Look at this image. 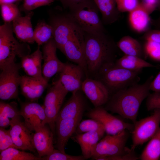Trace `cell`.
<instances>
[{"label": "cell", "mask_w": 160, "mask_h": 160, "mask_svg": "<svg viewBox=\"0 0 160 160\" xmlns=\"http://www.w3.org/2000/svg\"><path fill=\"white\" fill-rule=\"evenodd\" d=\"M84 32V55L88 72L89 76L95 77L102 70L115 64L119 49L106 31Z\"/></svg>", "instance_id": "cell-1"}, {"label": "cell", "mask_w": 160, "mask_h": 160, "mask_svg": "<svg viewBox=\"0 0 160 160\" xmlns=\"http://www.w3.org/2000/svg\"><path fill=\"white\" fill-rule=\"evenodd\" d=\"M153 77H149L143 84H136L111 95L104 108L131 120L134 124L143 101L150 94V86Z\"/></svg>", "instance_id": "cell-2"}, {"label": "cell", "mask_w": 160, "mask_h": 160, "mask_svg": "<svg viewBox=\"0 0 160 160\" xmlns=\"http://www.w3.org/2000/svg\"><path fill=\"white\" fill-rule=\"evenodd\" d=\"M69 15L84 32L95 33L106 31L99 15V10L93 0H88L68 9Z\"/></svg>", "instance_id": "cell-3"}, {"label": "cell", "mask_w": 160, "mask_h": 160, "mask_svg": "<svg viewBox=\"0 0 160 160\" xmlns=\"http://www.w3.org/2000/svg\"><path fill=\"white\" fill-rule=\"evenodd\" d=\"M114 64L104 68L95 77L96 79L105 86L110 96L119 91L138 83L140 79L139 75L141 71L129 70Z\"/></svg>", "instance_id": "cell-4"}, {"label": "cell", "mask_w": 160, "mask_h": 160, "mask_svg": "<svg viewBox=\"0 0 160 160\" xmlns=\"http://www.w3.org/2000/svg\"><path fill=\"white\" fill-rule=\"evenodd\" d=\"M12 23H4L0 26V69L15 62L16 56L20 58L30 54L26 43H20L13 35Z\"/></svg>", "instance_id": "cell-5"}, {"label": "cell", "mask_w": 160, "mask_h": 160, "mask_svg": "<svg viewBox=\"0 0 160 160\" xmlns=\"http://www.w3.org/2000/svg\"><path fill=\"white\" fill-rule=\"evenodd\" d=\"M59 10L50 12L49 24L52 27L53 38L57 48L61 51L77 25L68 12Z\"/></svg>", "instance_id": "cell-6"}, {"label": "cell", "mask_w": 160, "mask_h": 160, "mask_svg": "<svg viewBox=\"0 0 160 160\" xmlns=\"http://www.w3.org/2000/svg\"><path fill=\"white\" fill-rule=\"evenodd\" d=\"M126 130L115 135H108L100 140L94 149L92 159L97 160L100 157L121 156L131 151L126 147L128 137Z\"/></svg>", "instance_id": "cell-7"}, {"label": "cell", "mask_w": 160, "mask_h": 160, "mask_svg": "<svg viewBox=\"0 0 160 160\" xmlns=\"http://www.w3.org/2000/svg\"><path fill=\"white\" fill-rule=\"evenodd\" d=\"M68 92L58 79L53 83L45 96L43 107L47 124L53 133L55 129L56 118Z\"/></svg>", "instance_id": "cell-8"}, {"label": "cell", "mask_w": 160, "mask_h": 160, "mask_svg": "<svg viewBox=\"0 0 160 160\" xmlns=\"http://www.w3.org/2000/svg\"><path fill=\"white\" fill-rule=\"evenodd\" d=\"M151 115L136 121L132 132V144L130 150L134 151L138 146L150 139L160 128V109H155Z\"/></svg>", "instance_id": "cell-9"}, {"label": "cell", "mask_w": 160, "mask_h": 160, "mask_svg": "<svg viewBox=\"0 0 160 160\" xmlns=\"http://www.w3.org/2000/svg\"><path fill=\"white\" fill-rule=\"evenodd\" d=\"M21 64L15 62L0 69V98L3 100L16 99L18 95L21 76L19 71Z\"/></svg>", "instance_id": "cell-10"}, {"label": "cell", "mask_w": 160, "mask_h": 160, "mask_svg": "<svg viewBox=\"0 0 160 160\" xmlns=\"http://www.w3.org/2000/svg\"><path fill=\"white\" fill-rule=\"evenodd\" d=\"M61 52L67 58L81 66L86 77H89L84 51V32L77 26Z\"/></svg>", "instance_id": "cell-11"}, {"label": "cell", "mask_w": 160, "mask_h": 160, "mask_svg": "<svg viewBox=\"0 0 160 160\" xmlns=\"http://www.w3.org/2000/svg\"><path fill=\"white\" fill-rule=\"evenodd\" d=\"M86 116L100 122L108 135H116L125 130L132 132L134 128L133 124L124 122L109 113L102 106L94 107L87 113Z\"/></svg>", "instance_id": "cell-12"}, {"label": "cell", "mask_w": 160, "mask_h": 160, "mask_svg": "<svg viewBox=\"0 0 160 160\" xmlns=\"http://www.w3.org/2000/svg\"><path fill=\"white\" fill-rule=\"evenodd\" d=\"M20 113L24 118L25 125L31 131L36 132L47 124L43 106L34 102L22 103Z\"/></svg>", "instance_id": "cell-13"}, {"label": "cell", "mask_w": 160, "mask_h": 160, "mask_svg": "<svg viewBox=\"0 0 160 160\" xmlns=\"http://www.w3.org/2000/svg\"><path fill=\"white\" fill-rule=\"evenodd\" d=\"M57 49L53 38L44 44L43 47L42 75L48 82L55 75L60 73L65 64L58 58L56 55Z\"/></svg>", "instance_id": "cell-14"}, {"label": "cell", "mask_w": 160, "mask_h": 160, "mask_svg": "<svg viewBox=\"0 0 160 160\" xmlns=\"http://www.w3.org/2000/svg\"><path fill=\"white\" fill-rule=\"evenodd\" d=\"M81 89L95 107L102 106L108 101L110 95L105 86L100 81L86 77Z\"/></svg>", "instance_id": "cell-15"}, {"label": "cell", "mask_w": 160, "mask_h": 160, "mask_svg": "<svg viewBox=\"0 0 160 160\" xmlns=\"http://www.w3.org/2000/svg\"><path fill=\"white\" fill-rule=\"evenodd\" d=\"M59 80L64 88L72 93L81 89L84 71L78 65L65 63L60 73Z\"/></svg>", "instance_id": "cell-16"}, {"label": "cell", "mask_w": 160, "mask_h": 160, "mask_svg": "<svg viewBox=\"0 0 160 160\" xmlns=\"http://www.w3.org/2000/svg\"><path fill=\"white\" fill-rule=\"evenodd\" d=\"M10 136L15 144L19 149L36 151L33 140V134L20 120H17L10 126L9 129Z\"/></svg>", "instance_id": "cell-17"}, {"label": "cell", "mask_w": 160, "mask_h": 160, "mask_svg": "<svg viewBox=\"0 0 160 160\" xmlns=\"http://www.w3.org/2000/svg\"><path fill=\"white\" fill-rule=\"evenodd\" d=\"M81 115L74 119L57 120L55 129L57 135V147L61 152L65 153V148L69 138L75 133L82 117Z\"/></svg>", "instance_id": "cell-18"}, {"label": "cell", "mask_w": 160, "mask_h": 160, "mask_svg": "<svg viewBox=\"0 0 160 160\" xmlns=\"http://www.w3.org/2000/svg\"><path fill=\"white\" fill-rule=\"evenodd\" d=\"M80 90L72 93L71 97L60 110L56 120L74 119L83 115L86 104Z\"/></svg>", "instance_id": "cell-19"}, {"label": "cell", "mask_w": 160, "mask_h": 160, "mask_svg": "<svg viewBox=\"0 0 160 160\" xmlns=\"http://www.w3.org/2000/svg\"><path fill=\"white\" fill-rule=\"evenodd\" d=\"M45 79H38L27 76H21L20 86L22 94L31 102L37 100L47 86Z\"/></svg>", "instance_id": "cell-20"}, {"label": "cell", "mask_w": 160, "mask_h": 160, "mask_svg": "<svg viewBox=\"0 0 160 160\" xmlns=\"http://www.w3.org/2000/svg\"><path fill=\"white\" fill-rule=\"evenodd\" d=\"M26 13L25 16H21L12 22L13 31L22 42L33 44L35 41L31 19L33 12L31 11Z\"/></svg>", "instance_id": "cell-21"}, {"label": "cell", "mask_w": 160, "mask_h": 160, "mask_svg": "<svg viewBox=\"0 0 160 160\" xmlns=\"http://www.w3.org/2000/svg\"><path fill=\"white\" fill-rule=\"evenodd\" d=\"M21 59V68L27 75L38 79L43 80L41 63L43 53L39 46L37 49L31 54Z\"/></svg>", "instance_id": "cell-22"}, {"label": "cell", "mask_w": 160, "mask_h": 160, "mask_svg": "<svg viewBox=\"0 0 160 160\" xmlns=\"http://www.w3.org/2000/svg\"><path fill=\"white\" fill-rule=\"evenodd\" d=\"M53 134L50 128L46 125L33 134L34 145L39 156L42 157L48 155L55 149Z\"/></svg>", "instance_id": "cell-23"}, {"label": "cell", "mask_w": 160, "mask_h": 160, "mask_svg": "<svg viewBox=\"0 0 160 160\" xmlns=\"http://www.w3.org/2000/svg\"><path fill=\"white\" fill-rule=\"evenodd\" d=\"M105 132L103 130L76 134L74 139L79 145L82 155L85 159L91 158L95 146Z\"/></svg>", "instance_id": "cell-24"}, {"label": "cell", "mask_w": 160, "mask_h": 160, "mask_svg": "<svg viewBox=\"0 0 160 160\" xmlns=\"http://www.w3.org/2000/svg\"><path fill=\"white\" fill-rule=\"evenodd\" d=\"M129 13V21L133 30L141 33L145 32L149 29L151 23L150 15L141 6L140 2L136 8Z\"/></svg>", "instance_id": "cell-25"}, {"label": "cell", "mask_w": 160, "mask_h": 160, "mask_svg": "<svg viewBox=\"0 0 160 160\" xmlns=\"http://www.w3.org/2000/svg\"><path fill=\"white\" fill-rule=\"evenodd\" d=\"M102 15L103 25H110L117 21L120 17L115 0H93Z\"/></svg>", "instance_id": "cell-26"}, {"label": "cell", "mask_w": 160, "mask_h": 160, "mask_svg": "<svg viewBox=\"0 0 160 160\" xmlns=\"http://www.w3.org/2000/svg\"><path fill=\"white\" fill-rule=\"evenodd\" d=\"M117 46L124 55L146 59L143 46L137 40L131 36L122 37L117 43Z\"/></svg>", "instance_id": "cell-27"}, {"label": "cell", "mask_w": 160, "mask_h": 160, "mask_svg": "<svg viewBox=\"0 0 160 160\" xmlns=\"http://www.w3.org/2000/svg\"><path fill=\"white\" fill-rule=\"evenodd\" d=\"M20 115L16 103L0 102V127L5 128L15 121L20 119Z\"/></svg>", "instance_id": "cell-28"}, {"label": "cell", "mask_w": 160, "mask_h": 160, "mask_svg": "<svg viewBox=\"0 0 160 160\" xmlns=\"http://www.w3.org/2000/svg\"><path fill=\"white\" fill-rule=\"evenodd\" d=\"M114 64L117 66L132 71H142L144 68L157 67L142 58L125 55L117 59Z\"/></svg>", "instance_id": "cell-29"}, {"label": "cell", "mask_w": 160, "mask_h": 160, "mask_svg": "<svg viewBox=\"0 0 160 160\" xmlns=\"http://www.w3.org/2000/svg\"><path fill=\"white\" fill-rule=\"evenodd\" d=\"M160 157V127L150 139L140 156L141 160H157Z\"/></svg>", "instance_id": "cell-30"}, {"label": "cell", "mask_w": 160, "mask_h": 160, "mask_svg": "<svg viewBox=\"0 0 160 160\" xmlns=\"http://www.w3.org/2000/svg\"><path fill=\"white\" fill-rule=\"evenodd\" d=\"M0 160H40L42 157H37L33 154L20 151L10 147L0 152Z\"/></svg>", "instance_id": "cell-31"}, {"label": "cell", "mask_w": 160, "mask_h": 160, "mask_svg": "<svg viewBox=\"0 0 160 160\" xmlns=\"http://www.w3.org/2000/svg\"><path fill=\"white\" fill-rule=\"evenodd\" d=\"M33 37L38 46L44 44L53 38L52 27L44 21L39 22L34 30Z\"/></svg>", "instance_id": "cell-32"}, {"label": "cell", "mask_w": 160, "mask_h": 160, "mask_svg": "<svg viewBox=\"0 0 160 160\" xmlns=\"http://www.w3.org/2000/svg\"><path fill=\"white\" fill-rule=\"evenodd\" d=\"M1 15L4 23H12L21 16L20 11L14 3L0 4Z\"/></svg>", "instance_id": "cell-33"}, {"label": "cell", "mask_w": 160, "mask_h": 160, "mask_svg": "<svg viewBox=\"0 0 160 160\" xmlns=\"http://www.w3.org/2000/svg\"><path fill=\"white\" fill-rule=\"evenodd\" d=\"M103 130L105 131L103 125L97 121L91 119L81 121L75 133L81 134L89 132Z\"/></svg>", "instance_id": "cell-34"}, {"label": "cell", "mask_w": 160, "mask_h": 160, "mask_svg": "<svg viewBox=\"0 0 160 160\" xmlns=\"http://www.w3.org/2000/svg\"><path fill=\"white\" fill-rule=\"evenodd\" d=\"M146 58L160 61V44L155 42L146 41L143 45Z\"/></svg>", "instance_id": "cell-35"}, {"label": "cell", "mask_w": 160, "mask_h": 160, "mask_svg": "<svg viewBox=\"0 0 160 160\" xmlns=\"http://www.w3.org/2000/svg\"><path fill=\"white\" fill-rule=\"evenodd\" d=\"M44 160H84L83 155L72 156L63 153L58 149H54L49 154L42 157Z\"/></svg>", "instance_id": "cell-36"}, {"label": "cell", "mask_w": 160, "mask_h": 160, "mask_svg": "<svg viewBox=\"0 0 160 160\" xmlns=\"http://www.w3.org/2000/svg\"><path fill=\"white\" fill-rule=\"evenodd\" d=\"M10 147L18 148L14 143L8 130L0 128V151Z\"/></svg>", "instance_id": "cell-37"}, {"label": "cell", "mask_w": 160, "mask_h": 160, "mask_svg": "<svg viewBox=\"0 0 160 160\" xmlns=\"http://www.w3.org/2000/svg\"><path fill=\"white\" fill-rule=\"evenodd\" d=\"M55 0H24L22 9L27 12L39 7L49 5Z\"/></svg>", "instance_id": "cell-38"}, {"label": "cell", "mask_w": 160, "mask_h": 160, "mask_svg": "<svg viewBox=\"0 0 160 160\" xmlns=\"http://www.w3.org/2000/svg\"><path fill=\"white\" fill-rule=\"evenodd\" d=\"M117 8L121 13L129 12L139 5V0H115Z\"/></svg>", "instance_id": "cell-39"}, {"label": "cell", "mask_w": 160, "mask_h": 160, "mask_svg": "<svg viewBox=\"0 0 160 160\" xmlns=\"http://www.w3.org/2000/svg\"><path fill=\"white\" fill-rule=\"evenodd\" d=\"M146 106L148 111L160 109V92L150 93L146 98Z\"/></svg>", "instance_id": "cell-40"}, {"label": "cell", "mask_w": 160, "mask_h": 160, "mask_svg": "<svg viewBox=\"0 0 160 160\" xmlns=\"http://www.w3.org/2000/svg\"><path fill=\"white\" fill-rule=\"evenodd\" d=\"M141 39L145 41H152L160 44V29L148 30L145 32Z\"/></svg>", "instance_id": "cell-41"}, {"label": "cell", "mask_w": 160, "mask_h": 160, "mask_svg": "<svg viewBox=\"0 0 160 160\" xmlns=\"http://www.w3.org/2000/svg\"><path fill=\"white\" fill-rule=\"evenodd\" d=\"M138 159L134 151H131L123 155L100 157L97 160H135Z\"/></svg>", "instance_id": "cell-42"}, {"label": "cell", "mask_w": 160, "mask_h": 160, "mask_svg": "<svg viewBox=\"0 0 160 160\" xmlns=\"http://www.w3.org/2000/svg\"><path fill=\"white\" fill-rule=\"evenodd\" d=\"M140 4L150 15L157 9L158 0H142Z\"/></svg>", "instance_id": "cell-43"}, {"label": "cell", "mask_w": 160, "mask_h": 160, "mask_svg": "<svg viewBox=\"0 0 160 160\" xmlns=\"http://www.w3.org/2000/svg\"><path fill=\"white\" fill-rule=\"evenodd\" d=\"M149 89L154 92H160V71L151 82Z\"/></svg>", "instance_id": "cell-44"}, {"label": "cell", "mask_w": 160, "mask_h": 160, "mask_svg": "<svg viewBox=\"0 0 160 160\" xmlns=\"http://www.w3.org/2000/svg\"><path fill=\"white\" fill-rule=\"evenodd\" d=\"M88 0H60L64 9H68L71 7Z\"/></svg>", "instance_id": "cell-45"}, {"label": "cell", "mask_w": 160, "mask_h": 160, "mask_svg": "<svg viewBox=\"0 0 160 160\" xmlns=\"http://www.w3.org/2000/svg\"><path fill=\"white\" fill-rule=\"evenodd\" d=\"M159 12V16L158 18L155 20V22L156 24L160 27V0H158V4L157 7Z\"/></svg>", "instance_id": "cell-46"}, {"label": "cell", "mask_w": 160, "mask_h": 160, "mask_svg": "<svg viewBox=\"0 0 160 160\" xmlns=\"http://www.w3.org/2000/svg\"><path fill=\"white\" fill-rule=\"evenodd\" d=\"M22 0H0V4L7 3H14Z\"/></svg>", "instance_id": "cell-47"}, {"label": "cell", "mask_w": 160, "mask_h": 160, "mask_svg": "<svg viewBox=\"0 0 160 160\" xmlns=\"http://www.w3.org/2000/svg\"><path fill=\"white\" fill-rule=\"evenodd\" d=\"M24 0H23V1H24Z\"/></svg>", "instance_id": "cell-48"}]
</instances>
